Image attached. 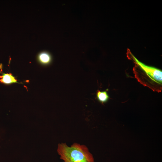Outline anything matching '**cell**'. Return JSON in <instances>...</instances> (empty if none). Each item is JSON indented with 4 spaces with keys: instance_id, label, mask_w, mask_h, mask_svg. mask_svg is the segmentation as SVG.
Masks as SVG:
<instances>
[{
    "instance_id": "1",
    "label": "cell",
    "mask_w": 162,
    "mask_h": 162,
    "mask_svg": "<svg viewBox=\"0 0 162 162\" xmlns=\"http://www.w3.org/2000/svg\"><path fill=\"white\" fill-rule=\"evenodd\" d=\"M128 56L133 61V71L137 81L144 86L158 92L162 89V71L159 69L146 65L139 61L131 52Z\"/></svg>"
},
{
    "instance_id": "4",
    "label": "cell",
    "mask_w": 162,
    "mask_h": 162,
    "mask_svg": "<svg viewBox=\"0 0 162 162\" xmlns=\"http://www.w3.org/2000/svg\"><path fill=\"white\" fill-rule=\"evenodd\" d=\"M0 82L6 84H9L13 83H18L17 80L11 74L3 73L0 76Z\"/></svg>"
},
{
    "instance_id": "5",
    "label": "cell",
    "mask_w": 162,
    "mask_h": 162,
    "mask_svg": "<svg viewBox=\"0 0 162 162\" xmlns=\"http://www.w3.org/2000/svg\"><path fill=\"white\" fill-rule=\"evenodd\" d=\"M96 98L100 102L104 104L108 101L110 98L106 91H100L98 90L96 93Z\"/></svg>"
},
{
    "instance_id": "3",
    "label": "cell",
    "mask_w": 162,
    "mask_h": 162,
    "mask_svg": "<svg viewBox=\"0 0 162 162\" xmlns=\"http://www.w3.org/2000/svg\"><path fill=\"white\" fill-rule=\"evenodd\" d=\"M38 58L39 62L44 65L49 64L52 60L50 55L48 53L45 52L40 53L38 56Z\"/></svg>"
},
{
    "instance_id": "2",
    "label": "cell",
    "mask_w": 162,
    "mask_h": 162,
    "mask_svg": "<svg viewBox=\"0 0 162 162\" xmlns=\"http://www.w3.org/2000/svg\"><path fill=\"white\" fill-rule=\"evenodd\" d=\"M57 152L63 162H94L92 154L83 145L74 143L70 146L59 144Z\"/></svg>"
}]
</instances>
